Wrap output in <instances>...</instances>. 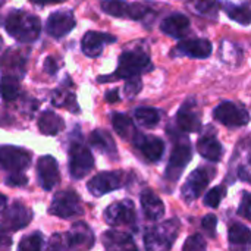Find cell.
Returning <instances> with one entry per match:
<instances>
[{"label":"cell","instance_id":"7dc6e473","mask_svg":"<svg viewBox=\"0 0 251 251\" xmlns=\"http://www.w3.org/2000/svg\"><path fill=\"white\" fill-rule=\"evenodd\" d=\"M65 0H31V3L34 4H40V6H46V4H56V3H62Z\"/></svg>","mask_w":251,"mask_h":251},{"label":"cell","instance_id":"1f68e13d","mask_svg":"<svg viewBox=\"0 0 251 251\" xmlns=\"http://www.w3.org/2000/svg\"><path fill=\"white\" fill-rule=\"evenodd\" d=\"M0 96L6 101H13L19 96V81L15 76L3 75L0 79Z\"/></svg>","mask_w":251,"mask_h":251},{"label":"cell","instance_id":"b9f144b4","mask_svg":"<svg viewBox=\"0 0 251 251\" xmlns=\"http://www.w3.org/2000/svg\"><path fill=\"white\" fill-rule=\"evenodd\" d=\"M26 176L22 175V174H13L12 176L7 178L6 184L10 185V187H21V185H25L26 184Z\"/></svg>","mask_w":251,"mask_h":251},{"label":"cell","instance_id":"ab89813d","mask_svg":"<svg viewBox=\"0 0 251 251\" xmlns=\"http://www.w3.org/2000/svg\"><path fill=\"white\" fill-rule=\"evenodd\" d=\"M149 12V7L141 4V3H131V9H129V18L131 19H135V21H140L143 19Z\"/></svg>","mask_w":251,"mask_h":251},{"label":"cell","instance_id":"836d02e7","mask_svg":"<svg viewBox=\"0 0 251 251\" xmlns=\"http://www.w3.org/2000/svg\"><path fill=\"white\" fill-rule=\"evenodd\" d=\"M41 246H43L41 232H32L21 240L18 251H41Z\"/></svg>","mask_w":251,"mask_h":251},{"label":"cell","instance_id":"f6af8a7d","mask_svg":"<svg viewBox=\"0 0 251 251\" xmlns=\"http://www.w3.org/2000/svg\"><path fill=\"white\" fill-rule=\"evenodd\" d=\"M10 246H12V240L6 235V232L0 229V251H9Z\"/></svg>","mask_w":251,"mask_h":251},{"label":"cell","instance_id":"7c38bea8","mask_svg":"<svg viewBox=\"0 0 251 251\" xmlns=\"http://www.w3.org/2000/svg\"><path fill=\"white\" fill-rule=\"evenodd\" d=\"M104 221L110 226H126L135 222V207L131 200L110 204L104 210Z\"/></svg>","mask_w":251,"mask_h":251},{"label":"cell","instance_id":"ba28073f","mask_svg":"<svg viewBox=\"0 0 251 251\" xmlns=\"http://www.w3.org/2000/svg\"><path fill=\"white\" fill-rule=\"evenodd\" d=\"M31 221H32L31 209H28L24 203L15 201L10 207L4 210L0 221V229L3 232H15L29 225Z\"/></svg>","mask_w":251,"mask_h":251},{"label":"cell","instance_id":"4316f807","mask_svg":"<svg viewBox=\"0 0 251 251\" xmlns=\"http://www.w3.org/2000/svg\"><path fill=\"white\" fill-rule=\"evenodd\" d=\"M65 128V122L51 110H46L38 118V129L44 135H56Z\"/></svg>","mask_w":251,"mask_h":251},{"label":"cell","instance_id":"7bdbcfd3","mask_svg":"<svg viewBox=\"0 0 251 251\" xmlns=\"http://www.w3.org/2000/svg\"><path fill=\"white\" fill-rule=\"evenodd\" d=\"M44 69L49 75H54L57 72V62L53 57H46L44 62Z\"/></svg>","mask_w":251,"mask_h":251},{"label":"cell","instance_id":"f546056e","mask_svg":"<svg viewBox=\"0 0 251 251\" xmlns=\"http://www.w3.org/2000/svg\"><path fill=\"white\" fill-rule=\"evenodd\" d=\"M134 118L144 128H154L160 122V113L153 107H138L134 112Z\"/></svg>","mask_w":251,"mask_h":251},{"label":"cell","instance_id":"681fc988","mask_svg":"<svg viewBox=\"0 0 251 251\" xmlns=\"http://www.w3.org/2000/svg\"><path fill=\"white\" fill-rule=\"evenodd\" d=\"M4 1H6V0H0V7H1V6L4 4Z\"/></svg>","mask_w":251,"mask_h":251},{"label":"cell","instance_id":"f1b7e54d","mask_svg":"<svg viewBox=\"0 0 251 251\" xmlns=\"http://www.w3.org/2000/svg\"><path fill=\"white\" fill-rule=\"evenodd\" d=\"M188 7L200 16L209 19H218L219 3L216 0H190Z\"/></svg>","mask_w":251,"mask_h":251},{"label":"cell","instance_id":"277c9868","mask_svg":"<svg viewBox=\"0 0 251 251\" xmlns=\"http://www.w3.org/2000/svg\"><path fill=\"white\" fill-rule=\"evenodd\" d=\"M49 212L62 219H71L82 215V203L75 191H60L53 197Z\"/></svg>","mask_w":251,"mask_h":251},{"label":"cell","instance_id":"ac0fdd59","mask_svg":"<svg viewBox=\"0 0 251 251\" xmlns=\"http://www.w3.org/2000/svg\"><path fill=\"white\" fill-rule=\"evenodd\" d=\"M176 124L184 132H197L201 128V119L196 109V101L190 100L184 103L176 115Z\"/></svg>","mask_w":251,"mask_h":251},{"label":"cell","instance_id":"484cf974","mask_svg":"<svg viewBox=\"0 0 251 251\" xmlns=\"http://www.w3.org/2000/svg\"><path fill=\"white\" fill-rule=\"evenodd\" d=\"M90 144L99 150L100 153L109 156V157H116V144L112 138V135L104 131V129H94L90 135Z\"/></svg>","mask_w":251,"mask_h":251},{"label":"cell","instance_id":"60d3db41","mask_svg":"<svg viewBox=\"0 0 251 251\" xmlns=\"http://www.w3.org/2000/svg\"><path fill=\"white\" fill-rule=\"evenodd\" d=\"M240 215L244 216L246 219L251 221V193H246L243 196V201H241V206H240Z\"/></svg>","mask_w":251,"mask_h":251},{"label":"cell","instance_id":"d590c367","mask_svg":"<svg viewBox=\"0 0 251 251\" xmlns=\"http://www.w3.org/2000/svg\"><path fill=\"white\" fill-rule=\"evenodd\" d=\"M206 241L200 234H194L191 237L187 238V241L184 243L182 251H206Z\"/></svg>","mask_w":251,"mask_h":251},{"label":"cell","instance_id":"7a4b0ae2","mask_svg":"<svg viewBox=\"0 0 251 251\" xmlns=\"http://www.w3.org/2000/svg\"><path fill=\"white\" fill-rule=\"evenodd\" d=\"M153 65L150 62V57L143 53V51H125L119 57V65L118 69L113 75L109 76H100V82H109L110 79L115 78H122V79H129L134 76H140L143 72L151 71Z\"/></svg>","mask_w":251,"mask_h":251},{"label":"cell","instance_id":"7402d4cb","mask_svg":"<svg viewBox=\"0 0 251 251\" xmlns=\"http://www.w3.org/2000/svg\"><path fill=\"white\" fill-rule=\"evenodd\" d=\"M141 207L149 221H160L165 216V204L163 201L151 191V190H144L141 193Z\"/></svg>","mask_w":251,"mask_h":251},{"label":"cell","instance_id":"6da1fadb","mask_svg":"<svg viewBox=\"0 0 251 251\" xmlns=\"http://www.w3.org/2000/svg\"><path fill=\"white\" fill-rule=\"evenodd\" d=\"M6 31L19 43H32L38 38L41 31L40 18L24 10H13L4 24Z\"/></svg>","mask_w":251,"mask_h":251},{"label":"cell","instance_id":"cb8c5ba5","mask_svg":"<svg viewBox=\"0 0 251 251\" xmlns=\"http://www.w3.org/2000/svg\"><path fill=\"white\" fill-rule=\"evenodd\" d=\"M197 151L210 162H218L222 157L224 149L219 140L213 134H204L197 141Z\"/></svg>","mask_w":251,"mask_h":251},{"label":"cell","instance_id":"4dcf8cb0","mask_svg":"<svg viewBox=\"0 0 251 251\" xmlns=\"http://www.w3.org/2000/svg\"><path fill=\"white\" fill-rule=\"evenodd\" d=\"M101 9L104 13L115 16V18H129L131 4L124 0H103Z\"/></svg>","mask_w":251,"mask_h":251},{"label":"cell","instance_id":"c3c4849f","mask_svg":"<svg viewBox=\"0 0 251 251\" xmlns=\"http://www.w3.org/2000/svg\"><path fill=\"white\" fill-rule=\"evenodd\" d=\"M4 204H6V197L0 193V210L4 207Z\"/></svg>","mask_w":251,"mask_h":251},{"label":"cell","instance_id":"8992f818","mask_svg":"<svg viewBox=\"0 0 251 251\" xmlns=\"http://www.w3.org/2000/svg\"><path fill=\"white\" fill-rule=\"evenodd\" d=\"M125 182H126L125 172H121V171L100 172L88 181L87 188L94 197H101L110 191L122 188L125 185Z\"/></svg>","mask_w":251,"mask_h":251},{"label":"cell","instance_id":"ffe728a7","mask_svg":"<svg viewBox=\"0 0 251 251\" xmlns=\"http://www.w3.org/2000/svg\"><path fill=\"white\" fill-rule=\"evenodd\" d=\"M103 246L106 251H138L131 235L115 229L103 234Z\"/></svg>","mask_w":251,"mask_h":251},{"label":"cell","instance_id":"d4e9b609","mask_svg":"<svg viewBox=\"0 0 251 251\" xmlns=\"http://www.w3.org/2000/svg\"><path fill=\"white\" fill-rule=\"evenodd\" d=\"M231 251H250L251 231L241 224H234L228 231Z\"/></svg>","mask_w":251,"mask_h":251},{"label":"cell","instance_id":"44dd1931","mask_svg":"<svg viewBox=\"0 0 251 251\" xmlns=\"http://www.w3.org/2000/svg\"><path fill=\"white\" fill-rule=\"evenodd\" d=\"M160 29L174 38H182L190 32V19L182 13H174L163 19Z\"/></svg>","mask_w":251,"mask_h":251},{"label":"cell","instance_id":"9a60e30c","mask_svg":"<svg viewBox=\"0 0 251 251\" xmlns=\"http://www.w3.org/2000/svg\"><path fill=\"white\" fill-rule=\"evenodd\" d=\"M66 237L69 251H90L94 246V234L91 228L84 222L74 224Z\"/></svg>","mask_w":251,"mask_h":251},{"label":"cell","instance_id":"d6a6232c","mask_svg":"<svg viewBox=\"0 0 251 251\" xmlns=\"http://www.w3.org/2000/svg\"><path fill=\"white\" fill-rule=\"evenodd\" d=\"M225 9H226L228 16H229L232 21H235V22H238V24H241V25H250L251 24L250 6H246V4H243V6H235V4L228 3V4H225Z\"/></svg>","mask_w":251,"mask_h":251},{"label":"cell","instance_id":"e0dca14e","mask_svg":"<svg viewBox=\"0 0 251 251\" xmlns=\"http://www.w3.org/2000/svg\"><path fill=\"white\" fill-rule=\"evenodd\" d=\"M116 38L113 35L97 32V31H88L81 41V47L85 56L88 57H99L103 51V47L107 43H115Z\"/></svg>","mask_w":251,"mask_h":251},{"label":"cell","instance_id":"8fae6325","mask_svg":"<svg viewBox=\"0 0 251 251\" xmlns=\"http://www.w3.org/2000/svg\"><path fill=\"white\" fill-rule=\"evenodd\" d=\"M213 116L216 121H219L221 124H224L225 126H229V128L244 126L250 121L249 112L244 107H241L235 103H231V101L221 103L213 110Z\"/></svg>","mask_w":251,"mask_h":251},{"label":"cell","instance_id":"bcb514c9","mask_svg":"<svg viewBox=\"0 0 251 251\" xmlns=\"http://www.w3.org/2000/svg\"><path fill=\"white\" fill-rule=\"evenodd\" d=\"M106 100L109 103H116L119 100V94H118V90H112L106 94Z\"/></svg>","mask_w":251,"mask_h":251},{"label":"cell","instance_id":"8d00e7d4","mask_svg":"<svg viewBox=\"0 0 251 251\" xmlns=\"http://www.w3.org/2000/svg\"><path fill=\"white\" fill-rule=\"evenodd\" d=\"M46 251H69L68 237L66 235H59V234L51 235V238L49 240V246H47Z\"/></svg>","mask_w":251,"mask_h":251},{"label":"cell","instance_id":"9c48e42d","mask_svg":"<svg viewBox=\"0 0 251 251\" xmlns=\"http://www.w3.org/2000/svg\"><path fill=\"white\" fill-rule=\"evenodd\" d=\"M31 165V154L16 146H0V168L12 174H22Z\"/></svg>","mask_w":251,"mask_h":251},{"label":"cell","instance_id":"f35d334b","mask_svg":"<svg viewBox=\"0 0 251 251\" xmlns=\"http://www.w3.org/2000/svg\"><path fill=\"white\" fill-rule=\"evenodd\" d=\"M216 225H218V219L215 215H206L201 221V226L210 238L216 237Z\"/></svg>","mask_w":251,"mask_h":251},{"label":"cell","instance_id":"ee69618b","mask_svg":"<svg viewBox=\"0 0 251 251\" xmlns=\"http://www.w3.org/2000/svg\"><path fill=\"white\" fill-rule=\"evenodd\" d=\"M240 178L246 182H250L251 184V160L249 163H246L244 166H241L240 169Z\"/></svg>","mask_w":251,"mask_h":251},{"label":"cell","instance_id":"e575fe53","mask_svg":"<svg viewBox=\"0 0 251 251\" xmlns=\"http://www.w3.org/2000/svg\"><path fill=\"white\" fill-rule=\"evenodd\" d=\"M224 197H225V187H222V185L215 187L204 196V204L212 209H216L221 204V201L224 200Z\"/></svg>","mask_w":251,"mask_h":251},{"label":"cell","instance_id":"5b68a950","mask_svg":"<svg viewBox=\"0 0 251 251\" xmlns=\"http://www.w3.org/2000/svg\"><path fill=\"white\" fill-rule=\"evenodd\" d=\"M216 175V171L210 166H200L197 168L185 181V184L182 185V199L187 203H191L194 200H197L200 197V194L207 188L209 182L213 179V176Z\"/></svg>","mask_w":251,"mask_h":251},{"label":"cell","instance_id":"5bb4252c","mask_svg":"<svg viewBox=\"0 0 251 251\" xmlns=\"http://www.w3.org/2000/svg\"><path fill=\"white\" fill-rule=\"evenodd\" d=\"M37 175L43 190L51 191L60 181L59 166L53 156H43L37 162Z\"/></svg>","mask_w":251,"mask_h":251},{"label":"cell","instance_id":"2e32d148","mask_svg":"<svg viewBox=\"0 0 251 251\" xmlns=\"http://www.w3.org/2000/svg\"><path fill=\"white\" fill-rule=\"evenodd\" d=\"M132 143L149 162H159L165 153V143L153 135H144L138 132Z\"/></svg>","mask_w":251,"mask_h":251},{"label":"cell","instance_id":"74e56055","mask_svg":"<svg viewBox=\"0 0 251 251\" xmlns=\"http://www.w3.org/2000/svg\"><path fill=\"white\" fill-rule=\"evenodd\" d=\"M141 88H143V82H141L140 76L129 78V79H126V84H125V94L128 99H132L141 91Z\"/></svg>","mask_w":251,"mask_h":251},{"label":"cell","instance_id":"83f0119b","mask_svg":"<svg viewBox=\"0 0 251 251\" xmlns=\"http://www.w3.org/2000/svg\"><path fill=\"white\" fill-rule=\"evenodd\" d=\"M112 125H113V129L116 131V134L119 137H122L124 140L134 141V138L138 134V131L135 129V125H134L132 119L128 118L126 115L115 113L112 116Z\"/></svg>","mask_w":251,"mask_h":251},{"label":"cell","instance_id":"603a6c76","mask_svg":"<svg viewBox=\"0 0 251 251\" xmlns=\"http://www.w3.org/2000/svg\"><path fill=\"white\" fill-rule=\"evenodd\" d=\"M0 68L3 71H9V76L19 79L25 75V57L18 50H7L0 57Z\"/></svg>","mask_w":251,"mask_h":251},{"label":"cell","instance_id":"30bf717a","mask_svg":"<svg viewBox=\"0 0 251 251\" xmlns=\"http://www.w3.org/2000/svg\"><path fill=\"white\" fill-rule=\"evenodd\" d=\"M190 160H191V146L187 138H182L174 146L165 176L172 182L178 181V178L181 176L182 171L187 168Z\"/></svg>","mask_w":251,"mask_h":251},{"label":"cell","instance_id":"3957f363","mask_svg":"<svg viewBox=\"0 0 251 251\" xmlns=\"http://www.w3.org/2000/svg\"><path fill=\"white\" fill-rule=\"evenodd\" d=\"M179 232L176 219L166 221L157 226H151L144 234V246L147 251H168L175 243Z\"/></svg>","mask_w":251,"mask_h":251},{"label":"cell","instance_id":"52a82bcc","mask_svg":"<svg viewBox=\"0 0 251 251\" xmlns=\"http://www.w3.org/2000/svg\"><path fill=\"white\" fill-rule=\"evenodd\" d=\"M94 166V157L82 143H72L69 149V171L72 178H84Z\"/></svg>","mask_w":251,"mask_h":251},{"label":"cell","instance_id":"d6986e66","mask_svg":"<svg viewBox=\"0 0 251 251\" xmlns=\"http://www.w3.org/2000/svg\"><path fill=\"white\" fill-rule=\"evenodd\" d=\"M212 43L206 38H188L178 44V51L181 54L196 57V59H206L212 54Z\"/></svg>","mask_w":251,"mask_h":251},{"label":"cell","instance_id":"4fadbf2b","mask_svg":"<svg viewBox=\"0 0 251 251\" xmlns=\"http://www.w3.org/2000/svg\"><path fill=\"white\" fill-rule=\"evenodd\" d=\"M74 28H75V16L72 10L68 9L53 12L46 22V31L53 38H62L66 34H69Z\"/></svg>","mask_w":251,"mask_h":251},{"label":"cell","instance_id":"f907efd6","mask_svg":"<svg viewBox=\"0 0 251 251\" xmlns=\"http://www.w3.org/2000/svg\"><path fill=\"white\" fill-rule=\"evenodd\" d=\"M1 46H3V40H1V37H0V49H1Z\"/></svg>","mask_w":251,"mask_h":251}]
</instances>
